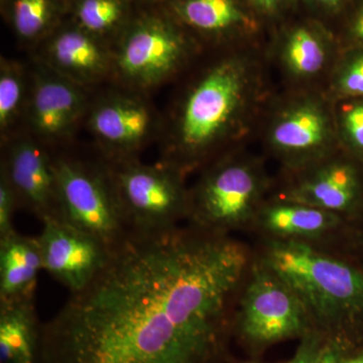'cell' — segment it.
Wrapping results in <instances>:
<instances>
[{
    "label": "cell",
    "instance_id": "obj_6",
    "mask_svg": "<svg viewBox=\"0 0 363 363\" xmlns=\"http://www.w3.org/2000/svg\"><path fill=\"white\" fill-rule=\"evenodd\" d=\"M233 327L255 350L301 339L314 329L297 296L257 252L236 300Z\"/></svg>",
    "mask_w": 363,
    "mask_h": 363
},
{
    "label": "cell",
    "instance_id": "obj_28",
    "mask_svg": "<svg viewBox=\"0 0 363 363\" xmlns=\"http://www.w3.org/2000/svg\"><path fill=\"white\" fill-rule=\"evenodd\" d=\"M350 344L342 339H328L316 363H340L347 354Z\"/></svg>",
    "mask_w": 363,
    "mask_h": 363
},
{
    "label": "cell",
    "instance_id": "obj_15",
    "mask_svg": "<svg viewBox=\"0 0 363 363\" xmlns=\"http://www.w3.org/2000/svg\"><path fill=\"white\" fill-rule=\"evenodd\" d=\"M348 224L343 217L319 208L269 198L255 215L250 229L262 238L301 241L328 248L332 241L346 233Z\"/></svg>",
    "mask_w": 363,
    "mask_h": 363
},
{
    "label": "cell",
    "instance_id": "obj_26",
    "mask_svg": "<svg viewBox=\"0 0 363 363\" xmlns=\"http://www.w3.org/2000/svg\"><path fill=\"white\" fill-rule=\"evenodd\" d=\"M20 208L18 197L6 177L0 174V238L14 233V214Z\"/></svg>",
    "mask_w": 363,
    "mask_h": 363
},
{
    "label": "cell",
    "instance_id": "obj_13",
    "mask_svg": "<svg viewBox=\"0 0 363 363\" xmlns=\"http://www.w3.org/2000/svg\"><path fill=\"white\" fill-rule=\"evenodd\" d=\"M87 104L84 87L48 66L33 74L26 112L30 130L43 143L68 138L82 118Z\"/></svg>",
    "mask_w": 363,
    "mask_h": 363
},
{
    "label": "cell",
    "instance_id": "obj_18",
    "mask_svg": "<svg viewBox=\"0 0 363 363\" xmlns=\"http://www.w3.org/2000/svg\"><path fill=\"white\" fill-rule=\"evenodd\" d=\"M281 69L297 82H309L330 71L334 64L333 40L321 26L300 23L286 30L277 45Z\"/></svg>",
    "mask_w": 363,
    "mask_h": 363
},
{
    "label": "cell",
    "instance_id": "obj_30",
    "mask_svg": "<svg viewBox=\"0 0 363 363\" xmlns=\"http://www.w3.org/2000/svg\"><path fill=\"white\" fill-rule=\"evenodd\" d=\"M348 35L350 40L357 45V48L363 49V4H360L351 18Z\"/></svg>",
    "mask_w": 363,
    "mask_h": 363
},
{
    "label": "cell",
    "instance_id": "obj_29",
    "mask_svg": "<svg viewBox=\"0 0 363 363\" xmlns=\"http://www.w3.org/2000/svg\"><path fill=\"white\" fill-rule=\"evenodd\" d=\"M292 0H248L250 6L266 18H276L286 11Z\"/></svg>",
    "mask_w": 363,
    "mask_h": 363
},
{
    "label": "cell",
    "instance_id": "obj_25",
    "mask_svg": "<svg viewBox=\"0 0 363 363\" xmlns=\"http://www.w3.org/2000/svg\"><path fill=\"white\" fill-rule=\"evenodd\" d=\"M331 73V99H363V49L357 48L334 64Z\"/></svg>",
    "mask_w": 363,
    "mask_h": 363
},
{
    "label": "cell",
    "instance_id": "obj_33",
    "mask_svg": "<svg viewBox=\"0 0 363 363\" xmlns=\"http://www.w3.org/2000/svg\"><path fill=\"white\" fill-rule=\"evenodd\" d=\"M136 1L154 2V1H157V0H136Z\"/></svg>",
    "mask_w": 363,
    "mask_h": 363
},
{
    "label": "cell",
    "instance_id": "obj_16",
    "mask_svg": "<svg viewBox=\"0 0 363 363\" xmlns=\"http://www.w3.org/2000/svg\"><path fill=\"white\" fill-rule=\"evenodd\" d=\"M112 60L101 40L76 25L55 33L45 45V65L84 88L112 71Z\"/></svg>",
    "mask_w": 363,
    "mask_h": 363
},
{
    "label": "cell",
    "instance_id": "obj_7",
    "mask_svg": "<svg viewBox=\"0 0 363 363\" xmlns=\"http://www.w3.org/2000/svg\"><path fill=\"white\" fill-rule=\"evenodd\" d=\"M191 51L187 35L169 13H143L123 28L112 71L124 84L149 89L180 70Z\"/></svg>",
    "mask_w": 363,
    "mask_h": 363
},
{
    "label": "cell",
    "instance_id": "obj_21",
    "mask_svg": "<svg viewBox=\"0 0 363 363\" xmlns=\"http://www.w3.org/2000/svg\"><path fill=\"white\" fill-rule=\"evenodd\" d=\"M4 6L14 33L26 43L47 37L58 18V0H7Z\"/></svg>",
    "mask_w": 363,
    "mask_h": 363
},
{
    "label": "cell",
    "instance_id": "obj_17",
    "mask_svg": "<svg viewBox=\"0 0 363 363\" xmlns=\"http://www.w3.org/2000/svg\"><path fill=\"white\" fill-rule=\"evenodd\" d=\"M181 26L205 38L233 40L255 32V21L240 0H167Z\"/></svg>",
    "mask_w": 363,
    "mask_h": 363
},
{
    "label": "cell",
    "instance_id": "obj_8",
    "mask_svg": "<svg viewBox=\"0 0 363 363\" xmlns=\"http://www.w3.org/2000/svg\"><path fill=\"white\" fill-rule=\"evenodd\" d=\"M267 147L286 174L295 173L341 149L333 100L318 93H298L277 107L266 131Z\"/></svg>",
    "mask_w": 363,
    "mask_h": 363
},
{
    "label": "cell",
    "instance_id": "obj_12",
    "mask_svg": "<svg viewBox=\"0 0 363 363\" xmlns=\"http://www.w3.org/2000/svg\"><path fill=\"white\" fill-rule=\"evenodd\" d=\"M105 161L136 159L150 142L157 119L149 104L135 95L112 94L93 107L88 119Z\"/></svg>",
    "mask_w": 363,
    "mask_h": 363
},
{
    "label": "cell",
    "instance_id": "obj_9",
    "mask_svg": "<svg viewBox=\"0 0 363 363\" xmlns=\"http://www.w3.org/2000/svg\"><path fill=\"white\" fill-rule=\"evenodd\" d=\"M54 157L60 218L112 248L128 233L106 162Z\"/></svg>",
    "mask_w": 363,
    "mask_h": 363
},
{
    "label": "cell",
    "instance_id": "obj_4",
    "mask_svg": "<svg viewBox=\"0 0 363 363\" xmlns=\"http://www.w3.org/2000/svg\"><path fill=\"white\" fill-rule=\"evenodd\" d=\"M272 187L259 157L240 150L218 157L189 189L187 225L226 235L250 229Z\"/></svg>",
    "mask_w": 363,
    "mask_h": 363
},
{
    "label": "cell",
    "instance_id": "obj_35",
    "mask_svg": "<svg viewBox=\"0 0 363 363\" xmlns=\"http://www.w3.org/2000/svg\"><path fill=\"white\" fill-rule=\"evenodd\" d=\"M362 213H363V210H362ZM362 213H360V214H362ZM360 214H359V215H360ZM362 236H363V226L362 227Z\"/></svg>",
    "mask_w": 363,
    "mask_h": 363
},
{
    "label": "cell",
    "instance_id": "obj_11",
    "mask_svg": "<svg viewBox=\"0 0 363 363\" xmlns=\"http://www.w3.org/2000/svg\"><path fill=\"white\" fill-rule=\"evenodd\" d=\"M39 240L43 271L66 286L82 290L104 269L111 248L61 218L45 219Z\"/></svg>",
    "mask_w": 363,
    "mask_h": 363
},
{
    "label": "cell",
    "instance_id": "obj_10",
    "mask_svg": "<svg viewBox=\"0 0 363 363\" xmlns=\"http://www.w3.org/2000/svg\"><path fill=\"white\" fill-rule=\"evenodd\" d=\"M362 162L343 150L295 173L269 198L337 214L351 223L363 210Z\"/></svg>",
    "mask_w": 363,
    "mask_h": 363
},
{
    "label": "cell",
    "instance_id": "obj_22",
    "mask_svg": "<svg viewBox=\"0 0 363 363\" xmlns=\"http://www.w3.org/2000/svg\"><path fill=\"white\" fill-rule=\"evenodd\" d=\"M128 0H75V25L98 39L123 30L128 23Z\"/></svg>",
    "mask_w": 363,
    "mask_h": 363
},
{
    "label": "cell",
    "instance_id": "obj_24",
    "mask_svg": "<svg viewBox=\"0 0 363 363\" xmlns=\"http://www.w3.org/2000/svg\"><path fill=\"white\" fill-rule=\"evenodd\" d=\"M339 145L363 164V99L333 101Z\"/></svg>",
    "mask_w": 363,
    "mask_h": 363
},
{
    "label": "cell",
    "instance_id": "obj_34",
    "mask_svg": "<svg viewBox=\"0 0 363 363\" xmlns=\"http://www.w3.org/2000/svg\"><path fill=\"white\" fill-rule=\"evenodd\" d=\"M6 1H7V0H1V4H2V6H4V4H6Z\"/></svg>",
    "mask_w": 363,
    "mask_h": 363
},
{
    "label": "cell",
    "instance_id": "obj_31",
    "mask_svg": "<svg viewBox=\"0 0 363 363\" xmlns=\"http://www.w3.org/2000/svg\"><path fill=\"white\" fill-rule=\"evenodd\" d=\"M306 1L325 13H336L344 6L346 0H306Z\"/></svg>",
    "mask_w": 363,
    "mask_h": 363
},
{
    "label": "cell",
    "instance_id": "obj_36",
    "mask_svg": "<svg viewBox=\"0 0 363 363\" xmlns=\"http://www.w3.org/2000/svg\"><path fill=\"white\" fill-rule=\"evenodd\" d=\"M243 363H255V362H243Z\"/></svg>",
    "mask_w": 363,
    "mask_h": 363
},
{
    "label": "cell",
    "instance_id": "obj_2",
    "mask_svg": "<svg viewBox=\"0 0 363 363\" xmlns=\"http://www.w3.org/2000/svg\"><path fill=\"white\" fill-rule=\"evenodd\" d=\"M264 93L257 54L235 52L215 62L184 95L162 162L185 176L205 168L247 133Z\"/></svg>",
    "mask_w": 363,
    "mask_h": 363
},
{
    "label": "cell",
    "instance_id": "obj_14",
    "mask_svg": "<svg viewBox=\"0 0 363 363\" xmlns=\"http://www.w3.org/2000/svg\"><path fill=\"white\" fill-rule=\"evenodd\" d=\"M40 140L20 138L9 143L1 162L2 174L13 187L20 208L40 222L60 218L54 157Z\"/></svg>",
    "mask_w": 363,
    "mask_h": 363
},
{
    "label": "cell",
    "instance_id": "obj_19",
    "mask_svg": "<svg viewBox=\"0 0 363 363\" xmlns=\"http://www.w3.org/2000/svg\"><path fill=\"white\" fill-rule=\"evenodd\" d=\"M43 271L37 236L14 231L0 238V304L35 300Z\"/></svg>",
    "mask_w": 363,
    "mask_h": 363
},
{
    "label": "cell",
    "instance_id": "obj_27",
    "mask_svg": "<svg viewBox=\"0 0 363 363\" xmlns=\"http://www.w3.org/2000/svg\"><path fill=\"white\" fill-rule=\"evenodd\" d=\"M327 340L324 334L313 329L301 338L295 354L286 363H316Z\"/></svg>",
    "mask_w": 363,
    "mask_h": 363
},
{
    "label": "cell",
    "instance_id": "obj_1",
    "mask_svg": "<svg viewBox=\"0 0 363 363\" xmlns=\"http://www.w3.org/2000/svg\"><path fill=\"white\" fill-rule=\"evenodd\" d=\"M253 255L190 225L128 233L40 324L39 363L216 362Z\"/></svg>",
    "mask_w": 363,
    "mask_h": 363
},
{
    "label": "cell",
    "instance_id": "obj_5",
    "mask_svg": "<svg viewBox=\"0 0 363 363\" xmlns=\"http://www.w3.org/2000/svg\"><path fill=\"white\" fill-rule=\"evenodd\" d=\"M105 162L128 233L167 230L187 220L189 189L179 169L138 159Z\"/></svg>",
    "mask_w": 363,
    "mask_h": 363
},
{
    "label": "cell",
    "instance_id": "obj_23",
    "mask_svg": "<svg viewBox=\"0 0 363 363\" xmlns=\"http://www.w3.org/2000/svg\"><path fill=\"white\" fill-rule=\"evenodd\" d=\"M26 72L21 64L1 59L0 65V130L6 133L28 104Z\"/></svg>",
    "mask_w": 363,
    "mask_h": 363
},
{
    "label": "cell",
    "instance_id": "obj_20",
    "mask_svg": "<svg viewBox=\"0 0 363 363\" xmlns=\"http://www.w3.org/2000/svg\"><path fill=\"white\" fill-rule=\"evenodd\" d=\"M35 300L0 304V363H39Z\"/></svg>",
    "mask_w": 363,
    "mask_h": 363
},
{
    "label": "cell",
    "instance_id": "obj_3",
    "mask_svg": "<svg viewBox=\"0 0 363 363\" xmlns=\"http://www.w3.org/2000/svg\"><path fill=\"white\" fill-rule=\"evenodd\" d=\"M304 307L313 328L342 339L363 325V269L327 247L262 238L257 252Z\"/></svg>",
    "mask_w": 363,
    "mask_h": 363
},
{
    "label": "cell",
    "instance_id": "obj_32",
    "mask_svg": "<svg viewBox=\"0 0 363 363\" xmlns=\"http://www.w3.org/2000/svg\"><path fill=\"white\" fill-rule=\"evenodd\" d=\"M340 363H363V348L354 354H346Z\"/></svg>",
    "mask_w": 363,
    "mask_h": 363
}]
</instances>
